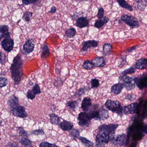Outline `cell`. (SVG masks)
<instances>
[{
  "instance_id": "obj_55",
  "label": "cell",
  "mask_w": 147,
  "mask_h": 147,
  "mask_svg": "<svg viewBox=\"0 0 147 147\" xmlns=\"http://www.w3.org/2000/svg\"><path fill=\"white\" fill-rule=\"evenodd\" d=\"M146 118H147V116H146Z\"/></svg>"
},
{
  "instance_id": "obj_22",
  "label": "cell",
  "mask_w": 147,
  "mask_h": 147,
  "mask_svg": "<svg viewBox=\"0 0 147 147\" xmlns=\"http://www.w3.org/2000/svg\"><path fill=\"white\" fill-rule=\"evenodd\" d=\"M147 67V59L142 58L137 61L135 64V67L138 69H144Z\"/></svg>"
},
{
  "instance_id": "obj_2",
  "label": "cell",
  "mask_w": 147,
  "mask_h": 147,
  "mask_svg": "<svg viewBox=\"0 0 147 147\" xmlns=\"http://www.w3.org/2000/svg\"><path fill=\"white\" fill-rule=\"evenodd\" d=\"M23 62L21 56L18 54L13 61L10 67L11 77L15 85H18L24 75L23 72Z\"/></svg>"
},
{
  "instance_id": "obj_47",
  "label": "cell",
  "mask_w": 147,
  "mask_h": 147,
  "mask_svg": "<svg viewBox=\"0 0 147 147\" xmlns=\"http://www.w3.org/2000/svg\"><path fill=\"white\" fill-rule=\"evenodd\" d=\"M38 1H22V2L23 5H28L31 4H35Z\"/></svg>"
},
{
  "instance_id": "obj_6",
  "label": "cell",
  "mask_w": 147,
  "mask_h": 147,
  "mask_svg": "<svg viewBox=\"0 0 147 147\" xmlns=\"http://www.w3.org/2000/svg\"><path fill=\"white\" fill-rule=\"evenodd\" d=\"M91 118L89 114L87 112H81L78 117V124L83 127H88L91 123Z\"/></svg>"
},
{
  "instance_id": "obj_9",
  "label": "cell",
  "mask_w": 147,
  "mask_h": 147,
  "mask_svg": "<svg viewBox=\"0 0 147 147\" xmlns=\"http://www.w3.org/2000/svg\"><path fill=\"white\" fill-rule=\"evenodd\" d=\"M35 44L32 38H29L23 45V54L27 55L33 52L35 49Z\"/></svg>"
},
{
  "instance_id": "obj_40",
  "label": "cell",
  "mask_w": 147,
  "mask_h": 147,
  "mask_svg": "<svg viewBox=\"0 0 147 147\" xmlns=\"http://www.w3.org/2000/svg\"><path fill=\"white\" fill-rule=\"evenodd\" d=\"M8 84V80L7 78L5 77H0V87L2 88L7 86Z\"/></svg>"
},
{
  "instance_id": "obj_34",
  "label": "cell",
  "mask_w": 147,
  "mask_h": 147,
  "mask_svg": "<svg viewBox=\"0 0 147 147\" xmlns=\"http://www.w3.org/2000/svg\"><path fill=\"white\" fill-rule=\"evenodd\" d=\"M88 90V88L86 87L82 88L76 91V92L74 94V97H78L80 98L82 95L85 94L86 92Z\"/></svg>"
},
{
  "instance_id": "obj_27",
  "label": "cell",
  "mask_w": 147,
  "mask_h": 147,
  "mask_svg": "<svg viewBox=\"0 0 147 147\" xmlns=\"http://www.w3.org/2000/svg\"><path fill=\"white\" fill-rule=\"evenodd\" d=\"M84 147H94L93 142L86 138L80 136L79 138Z\"/></svg>"
},
{
  "instance_id": "obj_17",
  "label": "cell",
  "mask_w": 147,
  "mask_h": 147,
  "mask_svg": "<svg viewBox=\"0 0 147 147\" xmlns=\"http://www.w3.org/2000/svg\"><path fill=\"white\" fill-rule=\"evenodd\" d=\"M75 25L77 27L82 29L87 27L89 25V21L86 17H81L77 19Z\"/></svg>"
},
{
  "instance_id": "obj_24",
  "label": "cell",
  "mask_w": 147,
  "mask_h": 147,
  "mask_svg": "<svg viewBox=\"0 0 147 147\" xmlns=\"http://www.w3.org/2000/svg\"><path fill=\"white\" fill-rule=\"evenodd\" d=\"M41 50H42V53H41V57L42 59L44 60L49 57L50 56V52L49 47L47 45H43Z\"/></svg>"
},
{
  "instance_id": "obj_25",
  "label": "cell",
  "mask_w": 147,
  "mask_h": 147,
  "mask_svg": "<svg viewBox=\"0 0 147 147\" xmlns=\"http://www.w3.org/2000/svg\"><path fill=\"white\" fill-rule=\"evenodd\" d=\"M109 19L107 17H104L101 19H99L95 22L94 26L98 29H99L103 27L105 24H107L109 21Z\"/></svg>"
},
{
  "instance_id": "obj_23",
  "label": "cell",
  "mask_w": 147,
  "mask_h": 147,
  "mask_svg": "<svg viewBox=\"0 0 147 147\" xmlns=\"http://www.w3.org/2000/svg\"><path fill=\"white\" fill-rule=\"evenodd\" d=\"M98 105H95V108H93V110H91L88 114L90 115L92 119H93L94 120H100V117L99 110H96V108H98Z\"/></svg>"
},
{
  "instance_id": "obj_10",
  "label": "cell",
  "mask_w": 147,
  "mask_h": 147,
  "mask_svg": "<svg viewBox=\"0 0 147 147\" xmlns=\"http://www.w3.org/2000/svg\"><path fill=\"white\" fill-rule=\"evenodd\" d=\"M42 93L40 86L38 84H36L33 86L32 89H29L26 93V97L29 99H34L37 94H39Z\"/></svg>"
},
{
  "instance_id": "obj_28",
  "label": "cell",
  "mask_w": 147,
  "mask_h": 147,
  "mask_svg": "<svg viewBox=\"0 0 147 147\" xmlns=\"http://www.w3.org/2000/svg\"><path fill=\"white\" fill-rule=\"evenodd\" d=\"M99 110L100 120H105L108 118L109 114L108 112L104 108V106H102Z\"/></svg>"
},
{
  "instance_id": "obj_38",
  "label": "cell",
  "mask_w": 147,
  "mask_h": 147,
  "mask_svg": "<svg viewBox=\"0 0 147 147\" xmlns=\"http://www.w3.org/2000/svg\"><path fill=\"white\" fill-rule=\"evenodd\" d=\"M66 105L68 107L74 110L78 106V102L76 100H70L67 102Z\"/></svg>"
},
{
  "instance_id": "obj_37",
  "label": "cell",
  "mask_w": 147,
  "mask_h": 147,
  "mask_svg": "<svg viewBox=\"0 0 147 147\" xmlns=\"http://www.w3.org/2000/svg\"><path fill=\"white\" fill-rule=\"evenodd\" d=\"M33 15V13L30 11H26L24 13L22 18L26 22H28L30 20L31 18Z\"/></svg>"
},
{
  "instance_id": "obj_33",
  "label": "cell",
  "mask_w": 147,
  "mask_h": 147,
  "mask_svg": "<svg viewBox=\"0 0 147 147\" xmlns=\"http://www.w3.org/2000/svg\"><path fill=\"white\" fill-rule=\"evenodd\" d=\"M20 141L21 144L25 147H33L32 142L27 138H22Z\"/></svg>"
},
{
  "instance_id": "obj_39",
  "label": "cell",
  "mask_w": 147,
  "mask_h": 147,
  "mask_svg": "<svg viewBox=\"0 0 147 147\" xmlns=\"http://www.w3.org/2000/svg\"><path fill=\"white\" fill-rule=\"evenodd\" d=\"M92 88H95L98 87L100 86V82L98 79H92L90 81Z\"/></svg>"
},
{
  "instance_id": "obj_41",
  "label": "cell",
  "mask_w": 147,
  "mask_h": 147,
  "mask_svg": "<svg viewBox=\"0 0 147 147\" xmlns=\"http://www.w3.org/2000/svg\"><path fill=\"white\" fill-rule=\"evenodd\" d=\"M136 72V69L134 67H131L122 72L123 75H126L127 74H133Z\"/></svg>"
},
{
  "instance_id": "obj_20",
  "label": "cell",
  "mask_w": 147,
  "mask_h": 147,
  "mask_svg": "<svg viewBox=\"0 0 147 147\" xmlns=\"http://www.w3.org/2000/svg\"><path fill=\"white\" fill-rule=\"evenodd\" d=\"M60 128L63 131L71 130L74 127V125L72 122L63 120L59 124Z\"/></svg>"
},
{
  "instance_id": "obj_44",
  "label": "cell",
  "mask_w": 147,
  "mask_h": 147,
  "mask_svg": "<svg viewBox=\"0 0 147 147\" xmlns=\"http://www.w3.org/2000/svg\"><path fill=\"white\" fill-rule=\"evenodd\" d=\"M104 13H105V11H104V8L100 7L98 9L97 15L98 19H101L104 18Z\"/></svg>"
},
{
  "instance_id": "obj_18",
  "label": "cell",
  "mask_w": 147,
  "mask_h": 147,
  "mask_svg": "<svg viewBox=\"0 0 147 147\" xmlns=\"http://www.w3.org/2000/svg\"><path fill=\"white\" fill-rule=\"evenodd\" d=\"M92 106V100L89 97H87L84 98L82 102L81 108L83 111H88Z\"/></svg>"
},
{
  "instance_id": "obj_7",
  "label": "cell",
  "mask_w": 147,
  "mask_h": 147,
  "mask_svg": "<svg viewBox=\"0 0 147 147\" xmlns=\"http://www.w3.org/2000/svg\"><path fill=\"white\" fill-rule=\"evenodd\" d=\"M127 136L125 134H119L115 136L111 142L116 147H122L126 144Z\"/></svg>"
},
{
  "instance_id": "obj_12",
  "label": "cell",
  "mask_w": 147,
  "mask_h": 147,
  "mask_svg": "<svg viewBox=\"0 0 147 147\" xmlns=\"http://www.w3.org/2000/svg\"><path fill=\"white\" fill-rule=\"evenodd\" d=\"M14 42L12 38L4 39L1 41V45L3 49L7 53H10L14 47Z\"/></svg>"
},
{
  "instance_id": "obj_31",
  "label": "cell",
  "mask_w": 147,
  "mask_h": 147,
  "mask_svg": "<svg viewBox=\"0 0 147 147\" xmlns=\"http://www.w3.org/2000/svg\"><path fill=\"white\" fill-rule=\"evenodd\" d=\"M80 130L74 129L71 130L69 132V136L73 140H76L77 138L80 137Z\"/></svg>"
},
{
  "instance_id": "obj_52",
  "label": "cell",
  "mask_w": 147,
  "mask_h": 147,
  "mask_svg": "<svg viewBox=\"0 0 147 147\" xmlns=\"http://www.w3.org/2000/svg\"><path fill=\"white\" fill-rule=\"evenodd\" d=\"M56 107L54 105H52L51 106V110L52 112L54 111H55V109Z\"/></svg>"
},
{
  "instance_id": "obj_30",
  "label": "cell",
  "mask_w": 147,
  "mask_h": 147,
  "mask_svg": "<svg viewBox=\"0 0 147 147\" xmlns=\"http://www.w3.org/2000/svg\"><path fill=\"white\" fill-rule=\"evenodd\" d=\"M112 46L110 44H105L103 45V55L105 56L109 55L111 52Z\"/></svg>"
},
{
  "instance_id": "obj_3",
  "label": "cell",
  "mask_w": 147,
  "mask_h": 147,
  "mask_svg": "<svg viewBox=\"0 0 147 147\" xmlns=\"http://www.w3.org/2000/svg\"><path fill=\"white\" fill-rule=\"evenodd\" d=\"M105 106L109 111L115 113L119 116H123V107L118 101L107 100L105 103Z\"/></svg>"
},
{
  "instance_id": "obj_4",
  "label": "cell",
  "mask_w": 147,
  "mask_h": 147,
  "mask_svg": "<svg viewBox=\"0 0 147 147\" xmlns=\"http://www.w3.org/2000/svg\"><path fill=\"white\" fill-rule=\"evenodd\" d=\"M119 82L122 83L124 88L128 91L133 90L136 87V84L134 79L126 75L121 76L119 77Z\"/></svg>"
},
{
  "instance_id": "obj_53",
  "label": "cell",
  "mask_w": 147,
  "mask_h": 147,
  "mask_svg": "<svg viewBox=\"0 0 147 147\" xmlns=\"http://www.w3.org/2000/svg\"><path fill=\"white\" fill-rule=\"evenodd\" d=\"M66 147H71V146H69V145H67Z\"/></svg>"
},
{
  "instance_id": "obj_51",
  "label": "cell",
  "mask_w": 147,
  "mask_h": 147,
  "mask_svg": "<svg viewBox=\"0 0 147 147\" xmlns=\"http://www.w3.org/2000/svg\"><path fill=\"white\" fill-rule=\"evenodd\" d=\"M136 47L137 46H133V47H131V48H130L129 49L126 50V53H129V52H131V51H134V50L136 49Z\"/></svg>"
},
{
  "instance_id": "obj_26",
  "label": "cell",
  "mask_w": 147,
  "mask_h": 147,
  "mask_svg": "<svg viewBox=\"0 0 147 147\" xmlns=\"http://www.w3.org/2000/svg\"><path fill=\"white\" fill-rule=\"evenodd\" d=\"M50 120L51 124L56 125H59L61 122V118L55 113L49 114Z\"/></svg>"
},
{
  "instance_id": "obj_14",
  "label": "cell",
  "mask_w": 147,
  "mask_h": 147,
  "mask_svg": "<svg viewBox=\"0 0 147 147\" xmlns=\"http://www.w3.org/2000/svg\"><path fill=\"white\" fill-rule=\"evenodd\" d=\"M135 84L140 90H142L147 86V76L135 77L134 78Z\"/></svg>"
},
{
  "instance_id": "obj_13",
  "label": "cell",
  "mask_w": 147,
  "mask_h": 147,
  "mask_svg": "<svg viewBox=\"0 0 147 147\" xmlns=\"http://www.w3.org/2000/svg\"><path fill=\"white\" fill-rule=\"evenodd\" d=\"M138 104L136 102L132 103L129 105L123 107V113L125 115L134 114L136 113L137 110Z\"/></svg>"
},
{
  "instance_id": "obj_8",
  "label": "cell",
  "mask_w": 147,
  "mask_h": 147,
  "mask_svg": "<svg viewBox=\"0 0 147 147\" xmlns=\"http://www.w3.org/2000/svg\"><path fill=\"white\" fill-rule=\"evenodd\" d=\"M11 111V112L13 116L18 117L24 118L27 117L28 116V114L26 111L24 107L20 105L14 107Z\"/></svg>"
},
{
  "instance_id": "obj_15",
  "label": "cell",
  "mask_w": 147,
  "mask_h": 147,
  "mask_svg": "<svg viewBox=\"0 0 147 147\" xmlns=\"http://www.w3.org/2000/svg\"><path fill=\"white\" fill-rule=\"evenodd\" d=\"M0 38H2L7 39L11 38L10 32L9 31V26L6 25H3L0 26Z\"/></svg>"
},
{
  "instance_id": "obj_50",
  "label": "cell",
  "mask_w": 147,
  "mask_h": 147,
  "mask_svg": "<svg viewBox=\"0 0 147 147\" xmlns=\"http://www.w3.org/2000/svg\"><path fill=\"white\" fill-rule=\"evenodd\" d=\"M142 131L145 134H147V124L144 125L143 126Z\"/></svg>"
},
{
  "instance_id": "obj_48",
  "label": "cell",
  "mask_w": 147,
  "mask_h": 147,
  "mask_svg": "<svg viewBox=\"0 0 147 147\" xmlns=\"http://www.w3.org/2000/svg\"><path fill=\"white\" fill-rule=\"evenodd\" d=\"M135 98V96L133 94H128L125 96V99L130 100H132Z\"/></svg>"
},
{
  "instance_id": "obj_29",
  "label": "cell",
  "mask_w": 147,
  "mask_h": 147,
  "mask_svg": "<svg viewBox=\"0 0 147 147\" xmlns=\"http://www.w3.org/2000/svg\"><path fill=\"white\" fill-rule=\"evenodd\" d=\"M117 2L118 3L119 5L121 7H123V8L126 9V10H128L129 11L131 12L133 11L132 7L129 5L125 1H124V0H118V1H117Z\"/></svg>"
},
{
  "instance_id": "obj_11",
  "label": "cell",
  "mask_w": 147,
  "mask_h": 147,
  "mask_svg": "<svg viewBox=\"0 0 147 147\" xmlns=\"http://www.w3.org/2000/svg\"><path fill=\"white\" fill-rule=\"evenodd\" d=\"M98 43L96 40H88L84 41L82 44V48L81 52H85L87 51L91 48H95L98 47Z\"/></svg>"
},
{
  "instance_id": "obj_43",
  "label": "cell",
  "mask_w": 147,
  "mask_h": 147,
  "mask_svg": "<svg viewBox=\"0 0 147 147\" xmlns=\"http://www.w3.org/2000/svg\"><path fill=\"white\" fill-rule=\"evenodd\" d=\"M7 57L5 53H2V52H1V60H0V62L1 65H5L7 61Z\"/></svg>"
},
{
  "instance_id": "obj_32",
  "label": "cell",
  "mask_w": 147,
  "mask_h": 147,
  "mask_svg": "<svg viewBox=\"0 0 147 147\" xmlns=\"http://www.w3.org/2000/svg\"><path fill=\"white\" fill-rule=\"evenodd\" d=\"M76 33V29L74 27H71L65 31V36L69 38H72L75 36Z\"/></svg>"
},
{
  "instance_id": "obj_54",
  "label": "cell",
  "mask_w": 147,
  "mask_h": 147,
  "mask_svg": "<svg viewBox=\"0 0 147 147\" xmlns=\"http://www.w3.org/2000/svg\"><path fill=\"white\" fill-rule=\"evenodd\" d=\"M145 2H146V3H147V1H145Z\"/></svg>"
},
{
  "instance_id": "obj_42",
  "label": "cell",
  "mask_w": 147,
  "mask_h": 147,
  "mask_svg": "<svg viewBox=\"0 0 147 147\" xmlns=\"http://www.w3.org/2000/svg\"><path fill=\"white\" fill-rule=\"evenodd\" d=\"M39 147H59L55 144H51L47 142H42L39 144Z\"/></svg>"
},
{
  "instance_id": "obj_1",
  "label": "cell",
  "mask_w": 147,
  "mask_h": 147,
  "mask_svg": "<svg viewBox=\"0 0 147 147\" xmlns=\"http://www.w3.org/2000/svg\"><path fill=\"white\" fill-rule=\"evenodd\" d=\"M119 125L116 124H103L98 129V132L95 137L96 147H105V145L113 139L116 129Z\"/></svg>"
},
{
  "instance_id": "obj_36",
  "label": "cell",
  "mask_w": 147,
  "mask_h": 147,
  "mask_svg": "<svg viewBox=\"0 0 147 147\" xmlns=\"http://www.w3.org/2000/svg\"><path fill=\"white\" fill-rule=\"evenodd\" d=\"M18 131L19 135L23 138H27L29 137V134L27 133L26 131L25 130L24 127L22 126H20L17 128Z\"/></svg>"
},
{
  "instance_id": "obj_5",
  "label": "cell",
  "mask_w": 147,
  "mask_h": 147,
  "mask_svg": "<svg viewBox=\"0 0 147 147\" xmlns=\"http://www.w3.org/2000/svg\"><path fill=\"white\" fill-rule=\"evenodd\" d=\"M121 20L125 24L132 29H136L140 26L139 22L135 17L131 15L123 14L121 17Z\"/></svg>"
},
{
  "instance_id": "obj_46",
  "label": "cell",
  "mask_w": 147,
  "mask_h": 147,
  "mask_svg": "<svg viewBox=\"0 0 147 147\" xmlns=\"http://www.w3.org/2000/svg\"><path fill=\"white\" fill-rule=\"evenodd\" d=\"M6 146V147H20L17 142H9Z\"/></svg>"
},
{
  "instance_id": "obj_16",
  "label": "cell",
  "mask_w": 147,
  "mask_h": 147,
  "mask_svg": "<svg viewBox=\"0 0 147 147\" xmlns=\"http://www.w3.org/2000/svg\"><path fill=\"white\" fill-rule=\"evenodd\" d=\"M19 100L18 98L15 95H12L9 98L7 101V105L10 111H11L14 107L19 105Z\"/></svg>"
},
{
  "instance_id": "obj_21",
  "label": "cell",
  "mask_w": 147,
  "mask_h": 147,
  "mask_svg": "<svg viewBox=\"0 0 147 147\" xmlns=\"http://www.w3.org/2000/svg\"><path fill=\"white\" fill-rule=\"evenodd\" d=\"M124 86L122 83L119 82L117 84H114L111 87V92L113 94L117 95L120 94Z\"/></svg>"
},
{
  "instance_id": "obj_19",
  "label": "cell",
  "mask_w": 147,
  "mask_h": 147,
  "mask_svg": "<svg viewBox=\"0 0 147 147\" xmlns=\"http://www.w3.org/2000/svg\"><path fill=\"white\" fill-rule=\"evenodd\" d=\"M92 62L94 67H103L106 64L105 58L103 57H95L92 60Z\"/></svg>"
},
{
  "instance_id": "obj_49",
  "label": "cell",
  "mask_w": 147,
  "mask_h": 147,
  "mask_svg": "<svg viewBox=\"0 0 147 147\" xmlns=\"http://www.w3.org/2000/svg\"><path fill=\"white\" fill-rule=\"evenodd\" d=\"M57 8L55 6H53L51 8L50 11L48 12V13H54L56 12Z\"/></svg>"
},
{
  "instance_id": "obj_45",
  "label": "cell",
  "mask_w": 147,
  "mask_h": 147,
  "mask_svg": "<svg viewBox=\"0 0 147 147\" xmlns=\"http://www.w3.org/2000/svg\"><path fill=\"white\" fill-rule=\"evenodd\" d=\"M32 134L35 136H40V135H44L45 134L43 130L42 129H38L32 131Z\"/></svg>"
},
{
  "instance_id": "obj_35",
  "label": "cell",
  "mask_w": 147,
  "mask_h": 147,
  "mask_svg": "<svg viewBox=\"0 0 147 147\" xmlns=\"http://www.w3.org/2000/svg\"><path fill=\"white\" fill-rule=\"evenodd\" d=\"M82 67L83 68L87 70H90L92 69L94 67L92 61L89 60H86L83 62Z\"/></svg>"
}]
</instances>
